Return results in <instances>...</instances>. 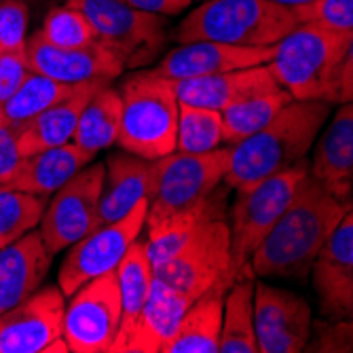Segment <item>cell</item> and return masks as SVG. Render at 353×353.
I'll use <instances>...</instances> for the list:
<instances>
[{"instance_id": "38", "label": "cell", "mask_w": 353, "mask_h": 353, "mask_svg": "<svg viewBox=\"0 0 353 353\" xmlns=\"http://www.w3.org/2000/svg\"><path fill=\"white\" fill-rule=\"evenodd\" d=\"M17 161H19V152H17L15 130L0 114V178L7 172H11Z\"/></svg>"}, {"instance_id": "5", "label": "cell", "mask_w": 353, "mask_h": 353, "mask_svg": "<svg viewBox=\"0 0 353 353\" xmlns=\"http://www.w3.org/2000/svg\"><path fill=\"white\" fill-rule=\"evenodd\" d=\"M299 26L290 7L271 0H203L186 13L174 32V41H214L239 47H269Z\"/></svg>"}, {"instance_id": "36", "label": "cell", "mask_w": 353, "mask_h": 353, "mask_svg": "<svg viewBox=\"0 0 353 353\" xmlns=\"http://www.w3.org/2000/svg\"><path fill=\"white\" fill-rule=\"evenodd\" d=\"M305 351H353L351 319H328V322H311V334Z\"/></svg>"}, {"instance_id": "39", "label": "cell", "mask_w": 353, "mask_h": 353, "mask_svg": "<svg viewBox=\"0 0 353 353\" xmlns=\"http://www.w3.org/2000/svg\"><path fill=\"white\" fill-rule=\"evenodd\" d=\"M121 3L130 5L138 11L152 13V15H163V17L180 15L182 11H186L190 7L188 0H121Z\"/></svg>"}, {"instance_id": "4", "label": "cell", "mask_w": 353, "mask_h": 353, "mask_svg": "<svg viewBox=\"0 0 353 353\" xmlns=\"http://www.w3.org/2000/svg\"><path fill=\"white\" fill-rule=\"evenodd\" d=\"M180 294L197 301L212 288H227L237 279L231 256V229L224 214V192L212 195L210 208L188 231L170 259L152 269Z\"/></svg>"}, {"instance_id": "21", "label": "cell", "mask_w": 353, "mask_h": 353, "mask_svg": "<svg viewBox=\"0 0 353 353\" xmlns=\"http://www.w3.org/2000/svg\"><path fill=\"white\" fill-rule=\"evenodd\" d=\"M108 83H112V81L95 79V81L79 83L72 89V93L66 95L63 100L55 102L47 110L39 112L37 117H32L30 121L15 127L19 157H28V154H34V152L47 150V148H55L66 142H72V136H74L83 108L91 100V95Z\"/></svg>"}, {"instance_id": "28", "label": "cell", "mask_w": 353, "mask_h": 353, "mask_svg": "<svg viewBox=\"0 0 353 353\" xmlns=\"http://www.w3.org/2000/svg\"><path fill=\"white\" fill-rule=\"evenodd\" d=\"M119 127H121V95L119 89L110 87L108 83L95 91L87 106L83 108L72 142L87 152L98 154L100 150H106L112 144H117Z\"/></svg>"}, {"instance_id": "23", "label": "cell", "mask_w": 353, "mask_h": 353, "mask_svg": "<svg viewBox=\"0 0 353 353\" xmlns=\"http://www.w3.org/2000/svg\"><path fill=\"white\" fill-rule=\"evenodd\" d=\"M39 231H30L17 241L0 248V313L34 294L51 269Z\"/></svg>"}, {"instance_id": "24", "label": "cell", "mask_w": 353, "mask_h": 353, "mask_svg": "<svg viewBox=\"0 0 353 353\" xmlns=\"http://www.w3.org/2000/svg\"><path fill=\"white\" fill-rule=\"evenodd\" d=\"M292 102V95L288 93L275 79L245 91L235 102H231L222 117V144L233 146L254 132L265 127L285 104Z\"/></svg>"}, {"instance_id": "31", "label": "cell", "mask_w": 353, "mask_h": 353, "mask_svg": "<svg viewBox=\"0 0 353 353\" xmlns=\"http://www.w3.org/2000/svg\"><path fill=\"white\" fill-rule=\"evenodd\" d=\"M222 144V117L218 110L178 102L176 150L203 154Z\"/></svg>"}, {"instance_id": "11", "label": "cell", "mask_w": 353, "mask_h": 353, "mask_svg": "<svg viewBox=\"0 0 353 353\" xmlns=\"http://www.w3.org/2000/svg\"><path fill=\"white\" fill-rule=\"evenodd\" d=\"M148 201H142L125 218L91 229L74 241L57 271V288L63 296H72L89 279L114 271L121 259L144 229Z\"/></svg>"}, {"instance_id": "30", "label": "cell", "mask_w": 353, "mask_h": 353, "mask_svg": "<svg viewBox=\"0 0 353 353\" xmlns=\"http://www.w3.org/2000/svg\"><path fill=\"white\" fill-rule=\"evenodd\" d=\"M74 87L77 85L57 83L39 72H28V77L17 87V91L7 102L0 104V114L15 130L21 123L30 121L32 117H37L39 112L47 110L55 102L70 95Z\"/></svg>"}, {"instance_id": "35", "label": "cell", "mask_w": 353, "mask_h": 353, "mask_svg": "<svg viewBox=\"0 0 353 353\" xmlns=\"http://www.w3.org/2000/svg\"><path fill=\"white\" fill-rule=\"evenodd\" d=\"M30 7L23 0H0V53H19L28 41Z\"/></svg>"}, {"instance_id": "22", "label": "cell", "mask_w": 353, "mask_h": 353, "mask_svg": "<svg viewBox=\"0 0 353 353\" xmlns=\"http://www.w3.org/2000/svg\"><path fill=\"white\" fill-rule=\"evenodd\" d=\"M93 159V152L79 148L74 142H66L55 148L19 157L13 170L0 178V188H15L32 192V195L49 197L61 184H66L79 170L89 165Z\"/></svg>"}, {"instance_id": "29", "label": "cell", "mask_w": 353, "mask_h": 353, "mask_svg": "<svg viewBox=\"0 0 353 353\" xmlns=\"http://www.w3.org/2000/svg\"><path fill=\"white\" fill-rule=\"evenodd\" d=\"M114 273H117L119 292H121V326H119V332L114 339V343H117L136 324V319H138V315L144 307V301L148 296V290H150L152 267H150L146 243L142 237H138L130 248H127Z\"/></svg>"}, {"instance_id": "13", "label": "cell", "mask_w": 353, "mask_h": 353, "mask_svg": "<svg viewBox=\"0 0 353 353\" xmlns=\"http://www.w3.org/2000/svg\"><path fill=\"white\" fill-rule=\"evenodd\" d=\"M66 296L57 285L39 288L0 313V353H68L61 339Z\"/></svg>"}, {"instance_id": "20", "label": "cell", "mask_w": 353, "mask_h": 353, "mask_svg": "<svg viewBox=\"0 0 353 353\" xmlns=\"http://www.w3.org/2000/svg\"><path fill=\"white\" fill-rule=\"evenodd\" d=\"M104 170L106 172L93 229L125 218L142 201H148L152 188V161H146V159L123 148L108 154Z\"/></svg>"}, {"instance_id": "16", "label": "cell", "mask_w": 353, "mask_h": 353, "mask_svg": "<svg viewBox=\"0 0 353 353\" xmlns=\"http://www.w3.org/2000/svg\"><path fill=\"white\" fill-rule=\"evenodd\" d=\"M23 53L30 72H39L66 85L95 79L114 81L125 72V63L100 41L85 49H59L47 43L41 32H34L28 37Z\"/></svg>"}, {"instance_id": "40", "label": "cell", "mask_w": 353, "mask_h": 353, "mask_svg": "<svg viewBox=\"0 0 353 353\" xmlns=\"http://www.w3.org/2000/svg\"><path fill=\"white\" fill-rule=\"evenodd\" d=\"M23 3L30 7V11H32V9H47V11H49L51 7L63 3V0H23Z\"/></svg>"}, {"instance_id": "1", "label": "cell", "mask_w": 353, "mask_h": 353, "mask_svg": "<svg viewBox=\"0 0 353 353\" xmlns=\"http://www.w3.org/2000/svg\"><path fill=\"white\" fill-rule=\"evenodd\" d=\"M349 210L307 174L290 205L250 256L252 277H309L317 252Z\"/></svg>"}, {"instance_id": "27", "label": "cell", "mask_w": 353, "mask_h": 353, "mask_svg": "<svg viewBox=\"0 0 353 353\" xmlns=\"http://www.w3.org/2000/svg\"><path fill=\"white\" fill-rule=\"evenodd\" d=\"M218 353H259L254 336V279H235L222 299Z\"/></svg>"}, {"instance_id": "10", "label": "cell", "mask_w": 353, "mask_h": 353, "mask_svg": "<svg viewBox=\"0 0 353 353\" xmlns=\"http://www.w3.org/2000/svg\"><path fill=\"white\" fill-rule=\"evenodd\" d=\"M63 307L61 339L72 353H110L121 326L117 273L108 271L83 283Z\"/></svg>"}, {"instance_id": "26", "label": "cell", "mask_w": 353, "mask_h": 353, "mask_svg": "<svg viewBox=\"0 0 353 353\" xmlns=\"http://www.w3.org/2000/svg\"><path fill=\"white\" fill-rule=\"evenodd\" d=\"M273 74L267 63L254 68L222 72L212 77H195V79H178L172 81L178 102L212 108V110H224L231 102H235L239 95L245 91L259 87L267 81H271Z\"/></svg>"}, {"instance_id": "19", "label": "cell", "mask_w": 353, "mask_h": 353, "mask_svg": "<svg viewBox=\"0 0 353 353\" xmlns=\"http://www.w3.org/2000/svg\"><path fill=\"white\" fill-rule=\"evenodd\" d=\"M190 305V296L180 294L163 279L152 275L148 296L136 324L112 345L110 353H161L163 343L172 336L180 317Z\"/></svg>"}, {"instance_id": "14", "label": "cell", "mask_w": 353, "mask_h": 353, "mask_svg": "<svg viewBox=\"0 0 353 353\" xmlns=\"http://www.w3.org/2000/svg\"><path fill=\"white\" fill-rule=\"evenodd\" d=\"M311 322V307L303 296L254 281V336L259 353L305 351Z\"/></svg>"}, {"instance_id": "34", "label": "cell", "mask_w": 353, "mask_h": 353, "mask_svg": "<svg viewBox=\"0 0 353 353\" xmlns=\"http://www.w3.org/2000/svg\"><path fill=\"white\" fill-rule=\"evenodd\" d=\"M292 11L299 23H315L336 32H353V0H309Z\"/></svg>"}, {"instance_id": "37", "label": "cell", "mask_w": 353, "mask_h": 353, "mask_svg": "<svg viewBox=\"0 0 353 353\" xmlns=\"http://www.w3.org/2000/svg\"><path fill=\"white\" fill-rule=\"evenodd\" d=\"M26 53H0V104L7 102L28 77Z\"/></svg>"}, {"instance_id": "33", "label": "cell", "mask_w": 353, "mask_h": 353, "mask_svg": "<svg viewBox=\"0 0 353 353\" xmlns=\"http://www.w3.org/2000/svg\"><path fill=\"white\" fill-rule=\"evenodd\" d=\"M41 37L59 49H85L98 43L89 19L74 7L59 3L45 15Z\"/></svg>"}, {"instance_id": "9", "label": "cell", "mask_w": 353, "mask_h": 353, "mask_svg": "<svg viewBox=\"0 0 353 353\" xmlns=\"http://www.w3.org/2000/svg\"><path fill=\"white\" fill-rule=\"evenodd\" d=\"M91 23L98 41L108 47L125 68L148 63L168 41L163 15L138 11L121 0H63Z\"/></svg>"}, {"instance_id": "32", "label": "cell", "mask_w": 353, "mask_h": 353, "mask_svg": "<svg viewBox=\"0 0 353 353\" xmlns=\"http://www.w3.org/2000/svg\"><path fill=\"white\" fill-rule=\"evenodd\" d=\"M49 199L43 195L0 188V248L34 231L45 214Z\"/></svg>"}, {"instance_id": "6", "label": "cell", "mask_w": 353, "mask_h": 353, "mask_svg": "<svg viewBox=\"0 0 353 353\" xmlns=\"http://www.w3.org/2000/svg\"><path fill=\"white\" fill-rule=\"evenodd\" d=\"M121 127L117 144L146 161L176 150L178 98L170 79L154 70L127 77L119 89Z\"/></svg>"}, {"instance_id": "15", "label": "cell", "mask_w": 353, "mask_h": 353, "mask_svg": "<svg viewBox=\"0 0 353 353\" xmlns=\"http://www.w3.org/2000/svg\"><path fill=\"white\" fill-rule=\"evenodd\" d=\"M311 281L326 319L353 315V216L339 220L311 265Z\"/></svg>"}, {"instance_id": "3", "label": "cell", "mask_w": 353, "mask_h": 353, "mask_svg": "<svg viewBox=\"0 0 353 353\" xmlns=\"http://www.w3.org/2000/svg\"><path fill=\"white\" fill-rule=\"evenodd\" d=\"M351 53L353 32L299 23L275 43L267 66L292 100L343 104L341 72Z\"/></svg>"}, {"instance_id": "7", "label": "cell", "mask_w": 353, "mask_h": 353, "mask_svg": "<svg viewBox=\"0 0 353 353\" xmlns=\"http://www.w3.org/2000/svg\"><path fill=\"white\" fill-rule=\"evenodd\" d=\"M152 188L144 222H159L201 205L224 182L229 146L212 152H170L152 161Z\"/></svg>"}, {"instance_id": "17", "label": "cell", "mask_w": 353, "mask_h": 353, "mask_svg": "<svg viewBox=\"0 0 353 353\" xmlns=\"http://www.w3.org/2000/svg\"><path fill=\"white\" fill-rule=\"evenodd\" d=\"M273 53H275V45L239 47V45L214 43V41H195V43H182L180 47L172 49L152 70L172 81L212 77V74L263 66V63L271 61Z\"/></svg>"}, {"instance_id": "42", "label": "cell", "mask_w": 353, "mask_h": 353, "mask_svg": "<svg viewBox=\"0 0 353 353\" xmlns=\"http://www.w3.org/2000/svg\"><path fill=\"white\" fill-rule=\"evenodd\" d=\"M188 3H190V5H192V3H197V0H188ZM201 3H203V0H201Z\"/></svg>"}, {"instance_id": "25", "label": "cell", "mask_w": 353, "mask_h": 353, "mask_svg": "<svg viewBox=\"0 0 353 353\" xmlns=\"http://www.w3.org/2000/svg\"><path fill=\"white\" fill-rule=\"evenodd\" d=\"M224 292L227 288H212L192 301L161 353H218Z\"/></svg>"}, {"instance_id": "18", "label": "cell", "mask_w": 353, "mask_h": 353, "mask_svg": "<svg viewBox=\"0 0 353 353\" xmlns=\"http://www.w3.org/2000/svg\"><path fill=\"white\" fill-rule=\"evenodd\" d=\"M313 161L309 174L334 199L351 208L353 192V110L351 102L341 104L339 112L313 142Z\"/></svg>"}, {"instance_id": "41", "label": "cell", "mask_w": 353, "mask_h": 353, "mask_svg": "<svg viewBox=\"0 0 353 353\" xmlns=\"http://www.w3.org/2000/svg\"><path fill=\"white\" fill-rule=\"evenodd\" d=\"M271 3H275V5H281V7H290V9H294V7H299V5H305V3H309V0H271Z\"/></svg>"}, {"instance_id": "12", "label": "cell", "mask_w": 353, "mask_h": 353, "mask_svg": "<svg viewBox=\"0 0 353 353\" xmlns=\"http://www.w3.org/2000/svg\"><path fill=\"white\" fill-rule=\"evenodd\" d=\"M104 172V163L91 161L53 192L39 222V233L51 256L70 248L93 229Z\"/></svg>"}, {"instance_id": "8", "label": "cell", "mask_w": 353, "mask_h": 353, "mask_svg": "<svg viewBox=\"0 0 353 353\" xmlns=\"http://www.w3.org/2000/svg\"><path fill=\"white\" fill-rule=\"evenodd\" d=\"M309 174L307 161L273 174L252 186L239 188L231 208V256L233 271L239 277L250 273V256L273 229L277 218L290 205L303 178Z\"/></svg>"}, {"instance_id": "2", "label": "cell", "mask_w": 353, "mask_h": 353, "mask_svg": "<svg viewBox=\"0 0 353 353\" xmlns=\"http://www.w3.org/2000/svg\"><path fill=\"white\" fill-rule=\"evenodd\" d=\"M330 114L328 102L285 104L265 127L229 146L224 184L245 188L296 163H303Z\"/></svg>"}]
</instances>
